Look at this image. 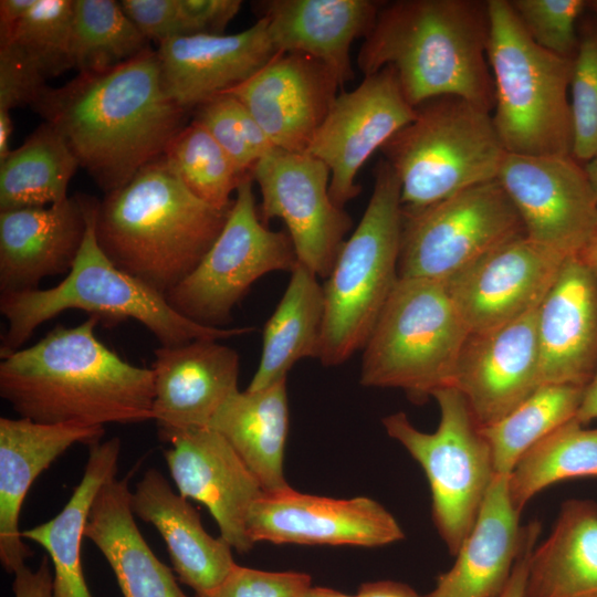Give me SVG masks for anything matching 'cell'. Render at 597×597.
I'll return each mask as SVG.
<instances>
[{
  "label": "cell",
  "mask_w": 597,
  "mask_h": 597,
  "mask_svg": "<svg viewBox=\"0 0 597 597\" xmlns=\"http://www.w3.org/2000/svg\"><path fill=\"white\" fill-rule=\"evenodd\" d=\"M32 105L106 193L165 154L187 112L168 95L149 48L111 70L45 86Z\"/></svg>",
  "instance_id": "1"
},
{
  "label": "cell",
  "mask_w": 597,
  "mask_h": 597,
  "mask_svg": "<svg viewBox=\"0 0 597 597\" xmlns=\"http://www.w3.org/2000/svg\"><path fill=\"white\" fill-rule=\"evenodd\" d=\"M101 318L57 325L0 362V396L21 418L40 423L104 427L153 420L154 375L106 347Z\"/></svg>",
  "instance_id": "2"
},
{
  "label": "cell",
  "mask_w": 597,
  "mask_h": 597,
  "mask_svg": "<svg viewBox=\"0 0 597 597\" xmlns=\"http://www.w3.org/2000/svg\"><path fill=\"white\" fill-rule=\"evenodd\" d=\"M489 34L488 0L384 2L360 46L357 66L364 76L392 67L413 107L454 95L492 113Z\"/></svg>",
  "instance_id": "3"
},
{
  "label": "cell",
  "mask_w": 597,
  "mask_h": 597,
  "mask_svg": "<svg viewBox=\"0 0 597 597\" xmlns=\"http://www.w3.org/2000/svg\"><path fill=\"white\" fill-rule=\"evenodd\" d=\"M230 208L195 196L163 155L98 202L96 239L114 265L165 296L203 259Z\"/></svg>",
  "instance_id": "4"
},
{
  "label": "cell",
  "mask_w": 597,
  "mask_h": 597,
  "mask_svg": "<svg viewBox=\"0 0 597 597\" xmlns=\"http://www.w3.org/2000/svg\"><path fill=\"white\" fill-rule=\"evenodd\" d=\"M98 201L88 199L87 226L78 255L66 277L49 289L1 294L0 312L8 322L0 357L13 353L44 322L67 310H82L109 322L133 318L161 344L177 346L195 339H226L253 327H209L177 313L165 296L121 271L98 245L95 219Z\"/></svg>",
  "instance_id": "5"
},
{
  "label": "cell",
  "mask_w": 597,
  "mask_h": 597,
  "mask_svg": "<svg viewBox=\"0 0 597 597\" xmlns=\"http://www.w3.org/2000/svg\"><path fill=\"white\" fill-rule=\"evenodd\" d=\"M488 7L492 121L504 149L525 156L572 155L573 60L536 44L510 0H488Z\"/></svg>",
  "instance_id": "6"
},
{
  "label": "cell",
  "mask_w": 597,
  "mask_h": 597,
  "mask_svg": "<svg viewBox=\"0 0 597 597\" xmlns=\"http://www.w3.org/2000/svg\"><path fill=\"white\" fill-rule=\"evenodd\" d=\"M365 212L341 247L323 285L320 360L337 366L363 349L398 281L402 207L399 180L385 160Z\"/></svg>",
  "instance_id": "7"
},
{
  "label": "cell",
  "mask_w": 597,
  "mask_h": 597,
  "mask_svg": "<svg viewBox=\"0 0 597 597\" xmlns=\"http://www.w3.org/2000/svg\"><path fill=\"white\" fill-rule=\"evenodd\" d=\"M415 108L413 119L380 149L399 180L402 210L498 179L507 153L490 112L454 95Z\"/></svg>",
  "instance_id": "8"
},
{
  "label": "cell",
  "mask_w": 597,
  "mask_h": 597,
  "mask_svg": "<svg viewBox=\"0 0 597 597\" xmlns=\"http://www.w3.org/2000/svg\"><path fill=\"white\" fill-rule=\"evenodd\" d=\"M469 334L444 281L399 279L363 348L359 383L422 404L452 387Z\"/></svg>",
  "instance_id": "9"
},
{
  "label": "cell",
  "mask_w": 597,
  "mask_h": 597,
  "mask_svg": "<svg viewBox=\"0 0 597 597\" xmlns=\"http://www.w3.org/2000/svg\"><path fill=\"white\" fill-rule=\"evenodd\" d=\"M432 397L440 410L436 431H420L405 412L386 416L383 426L421 465L431 492L434 526L454 556L496 473L491 447L463 396L446 387Z\"/></svg>",
  "instance_id": "10"
},
{
  "label": "cell",
  "mask_w": 597,
  "mask_h": 597,
  "mask_svg": "<svg viewBox=\"0 0 597 597\" xmlns=\"http://www.w3.org/2000/svg\"><path fill=\"white\" fill-rule=\"evenodd\" d=\"M525 234L496 180L461 190L418 210H402L399 279L448 281Z\"/></svg>",
  "instance_id": "11"
},
{
  "label": "cell",
  "mask_w": 597,
  "mask_h": 597,
  "mask_svg": "<svg viewBox=\"0 0 597 597\" xmlns=\"http://www.w3.org/2000/svg\"><path fill=\"white\" fill-rule=\"evenodd\" d=\"M253 176L240 182L228 219L200 263L165 295L180 315L209 327H223L251 285L297 263L290 235L272 231L260 218Z\"/></svg>",
  "instance_id": "12"
},
{
  "label": "cell",
  "mask_w": 597,
  "mask_h": 597,
  "mask_svg": "<svg viewBox=\"0 0 597 597\" xmlns=\"http://www.w3.org/2000/svg\"><path fill=\"white\" fill-rule=\"evenodd\" d=\"M262 201L259 214L264 224L284 221L297 262L326 279L346 234L350 216L329 195V168L306 153L272 148L252 170Z\"/></svg>",
  "instance_id": "13"
},
{
  "label": "cell",
  "mask_w": 597,
  "mask_h": 597,
  "mask_svg": "<svg viewBox=\"0 0 597 597\" xmlns=\"http://www.w3.org/2000/svg\"><path fill=\"white\" fill-rule=\"evenodd\" d=\"M498 181L525 235L565 258L578 255L597 230V200L572 155L506 154Z\"/></svg>",
  "instance_id": "14"
},
{
  "label": "cell",
  "mask_w": 597,
  "mask_h": 597,
  "mask_svg": "<svg viewBox=\"0 0 597 597\" xmlns=\"http://www.w3.org/2000/svg\"><path fill=\"white\" fill-rule=\"evenodd\" d=\"M415 115L390 66L337 95L306 150L329 168V195L336 206L344 208L360 193V168Z\"/></svg>",
  "instance_id": "15"
},
{
  "label": "cell",
  "mask_w": 597,
  "mask_h": 597,
  "mask_svg": "<svg viewBox=\"0 0 597 597\" xmlns=\"http://www.w3.org/2000/svg\"><path fill=\"white\" fill-rule=\"evenodd\" d=\"M247 530L254 544L378 547L405 537L396 519L369 498L331 499L292 488L258 499L249 511Z\"/></svg>",
  "instance_id": "16"
},
{
  "label": "cell",
  "mask_w": 597,
  "mask_h": 597,
  "mask_svg": "<svg viewBox=\"0 0 597 597\" xmlns=\"http://www.w3.org/2000/svg\"><path fill=\"white\" fill-rule=\"evenodd\" d=\"M566 259L524 234L444 282L469 333H479L536 308Z\"/></svg>",
  "instance_id": "17"
},
{
  "label": "cell",
  "mask_w": 597,
  "mask_h": 597,
  "mask_svg": "<svg viewBox=\"0 0 597 597\" xmlns=\"http://www.w3.org/2000/svg\"><path fill=\"white\" fill-rule=\"evenodd\" d=\"M342 88L321 61L300 53H277L240 85L224 92L239 100L272 145L306 153Z\"/></svg>",
  "instance_id": "18"
},
{
  "label": "cell",
  "mask_w": 597,
  "mask_h": 597,
  "mask_svg": "<svg viewBox=\"0 0 597 597\" xmlns=\"http://www.w3.org/2000/svg\"><path fill=\"white\" fill-rule=\"evenodd\" d=\"M165 460L180 495L203 504L220 530V536L239 553L254 543L247 530L249 511L264 491L230 443L216 430L177 431Z\"/></svg>",
  "instance_id": "19"
},
{
  "label": "cell",
  "mask_w": 597,
  "mask_h": 597,
  "mask_svg": "<svg viewBox=\"0 0 597 597\" xmlns=\"http://www.w3.org/2000/svg\"><path fill=\"white\" fill-rule=\"evenodd\" d=\"M537 307L499 327L470 333L463 344L452 387L481 428L503 418L541 386Z\"/></svg>",
  "instance_id": "20"
},
{
  "label": "cell",
  "mask_w": 597,
  "mask_h": 597,
  "mask_svg": "<svg viewBox=\"0 0 597 597\" xmlns=\"http://www.w3.org/2000/svg\"><path fill=\"white\" fill-rule=\"evenodd\" d=\"M219 339H195L154 350L153 420L164 441L174 432L209 427L239 390V355Z\"/></svg>",
  "instance_id": "21"
},
{
  "label": "cell",
  "mask_w": 597,
  "mask_h": 597,
  "mask_svg": "<svg viewBox=\"0 0 597 597\" xmlns=\"http://www.w3.org/2000/svg\"><path fill=\"white\" fill-rule=\"evenodd\" d=\"M540 385L585 387L597 368V281L567 258L536 312Z\"/></svg>",
  "instance_id": "22"
},
{
  "label": "cell",
  "mask_w": 597,
  "mask_h": 597,
  "mask_svg": "<svg viewBox=\"0 0 597 597\" xmlns=\"http://www.w3.org/2000/svg\"><path fill=\"white\" fill-rule=\"evenodd\" d=\"M158 45L164 86L186 111L245 82L279 53L262 18L235 34L185 35Z\"/></svg>",
  "instance_id": "23"
},
{
  "label": "cell",
  "mask_w": 597,
  "mask_h": 597,
  "mask_svg": "<svg viewBox=\"0 0 597 597\" xmlns=\"http://www.w3.org/2000/svg\"><path fill=\"white\" fill-rule=\"evenodd\" d=\"M85 197L0 211V292L39 289L46 276L69 273L87 226Z\"/></svg>",
  "instance_id": "24"
},
{
  "label": "cell",
  "mask_w": 597,
  "mask_h": 597,
  "mask_svg": "<svg viewBox=\"0 0 597 597\" xmlns=\"http://www.w3.org/2000/svg\"><path fill=\"white\" fill-rule=\"evenodd\" d=\"M104 432V427L0 418V561L8 573L33 554L22 540L19 517L34 480L70 447L97 442Z\"/></svg>",
  "instance_id": "25"
},
{
  "label": "cell",
  "mask_w": 597,
  "mask_h": 597,
  "mask_svg": "<svg viewBox=\"0 0 597 597\" xmlns=\"http://www.w3.org/2000/svg\"><path fill=\"white\" fill-rule=\"evenodd\" d=\"M384 2L373 0H265L254 3L279 53L324 63L341 86L354 78L350 48L366 38Z\"/></svg>",
  "instance_id": "26"
},
{
  "label": "cell",
  "mask_w": 597,
  "mask_h": 597,
  "mask_svg": "<svg viewBox=\"0 0 597 597\" xmlns=\"http://www.w3.org/2000/svg\"><path fill=\"white\" fill-rule=\"evenodd\" d=\"M134 514L153 524L166 543L179 580L202 597L214 590L237 565L231 545L202 526L197 510L156 469H149L132 492Z\"/></svg>",
  "instance_id": "27"
},
{
  "label": "cell",
  "mask_w": 597,
  "mask_h": 597,
  "mask_svg": "<svg viewBox=\"0 0 597 597\" xmlns=\"http://www.w3.org/2000/svg\"><path fill=\"white\" fill-rule=\"evenodd\" d=\"M495 474L476 521L461 544L452 567L438 576L428 597H500L521 551L523 526L507 486Z\"/></svg>",
  "instance_id": "28"
},
{
  "label": "cell",
  "mask_w": 597,
  "mask_h": 597,
  "mask_svg": "<svg viewBox=\"0 0 597 597\" xmlns=\"http://www.w3.org/2000/svg\"><path fill=\"white\" fill-rule=\"evenodd\" d=\"M85 537L108 562L124 597H187L138 530L127 479L115 478L98 491Z\"/></svg>",
  "instance_id": "29"
},
{
  "label": "cell",
  "mask_w": 597,
  "mask_h": 597,
  "mask_svg": "<svg viewBox=\"0 0 597 597\" xmlns=\"http://www.w3.org/2000/svg\"><path fill=\"white\" fill-rule=\"evenodd\" d=\"M286 378L260 390L235 391L213 416L219 432L260 482L264 493L289 490L283 472L289 433Z\"/></svg>",
  "instance_id": "30"
},
{
  "label": "cell",
  "mask_w": 597,
  "mask_h": 597,
  "mask_svg": "<svg viewBox=\"0 0 597 597\" xmlns=\"http://www.w3.org/2000/svg\"><path fill=\"white\" fill-rule=\"evenodd\" d=\"M523 597H597V503L565 501L527 561Z\"/></svg>",
  "instance_id": "31"
},
{
  "label": "cell",
  "mask_w": 597,
  "mask_h": 597,
  "mask_svg": "<svg viewBox=\"0 0 597 597\" xmlns=\"http://www.w3.org/2000/svg\"><path fill=\"white\" fill-rule=\"evenodd\" d=\"M119 453L117 437L90 444L83 476L62 511L48 522L21 532L22 538L48 552L54 570V597H92L83 575L81 544L98 491L116 478Z\"/></svg>",
  "instance_id": "32"
},
{
  "label": "cell",
  "mask_w": 597,
  "mask_h": 597,
  "mask_svg": "<svg viewBox=\"0 0 597 597\" xmlns=\"http://www.w3.org/2000/svg\"><path fill=\"white\" fill-rule=\"evenodd\" d=\"M323 322V285L316 274L297 262L281 301L264 325L260 363L247 390H260L286 378L289 370L303 358L318 359Z\"/></svg>",
  "instance_id": "33"
},
{
  "label": "cell",
  "mask_w": 597,
  "mask_h": 597,
  "mask_svg": "<svg viewBox=\"0 0 597 597\" xmlns=\"http://www.w3.org/2000/svg\"><path fill=\"white\" fill-rule=\"evenodd\" d=\"M77 167L65 139L45 122L0 161V211L62 202Z\"/></svg>",
  "instance_id": "34"
},
{
  "label": "cell",
  "mask_w": 597,
  "mask_h": 597,
  "mask_svg": "<svg viewBox=\"0 0 597 597\" xmlns=\"http://www.w3.org/2000/svg\"><path fill=\"white\" fill-rule=\"evenodd\" d=\"M577 478H597V428H586L574 418L519 460L507 478L509 495L521 514L544 489Z\"/></svg>",
  "instance_id": "35"
},
{
  "label": "cell",
  "mask_w": 597,
  "mask_h": 597,
  "mask_svg": "<svg viewBox=\"0 0 597 597\" xmlns=\"http://www.w3.org/2000/svg\"><path fill=\"white\" fill-rule=\"evenodd\" d=\"M585 387L542 385L496 422L481 428L496 474L509 475L540 440L576 417Z\"/></svg>",
  "instance_id": "36"
},
{
  "label": "cell",
  "mask_w": 597,
  "mask_h": 597,
  "mask_svg": "<svg viewBox=\"0 0 597 597\" xmlns=\"http://www.w3.org/2000/svg\"><path fill=\"white\" fill-rule=\"evenodd\" d=\"M147 39L114 0H75L71 64L80 73L111 70L148 49Z\"/></svg>",
  "instance_id": "37"
},
{
  "label": "cell",
  "mask_w": 597,
  "mask_h": 597,
  "mask_svg": "<svg viewBox=\"0 0 597 597\" xmlns=\"http://www.w3.org/2000/svg\"><path fill=\"white\" fill-rule=\"evenodd\" d=\"M165 158L185 186L202 201L218 208L231 207L242 174L211 135L191 122L170 142Z\"/></svg>",
  "instance_id": "38"
},
{
  "label": "cell",
  "mask_w": 597,
  "mask_h": 597,
  "mask_svg": "<svg viewBox=\"0 0 597 597\" xmlns=\"http://www.w3.org/2000/svg\"><path fill=\"white\" fill-rule=\"evenodd\" d=\"M73 0H36L8 42L43 76L72 67Z\"/></svg>",
  "instance_id": "39"
},
{
  "label": "cell",
  "mask_w": 597,
  "mask_h": 597,
  "mask_svg": "<svg viewBox=\"0 0 597 597\" xmlns=\"http://www.w3.org/2000/svg\"><path fill=\"white\" fill-rule=\"evenodd\" d=\"M193 122L211 135L242 174H252L274 148L248 108L227 93L199 105Z\"/></svg>",
  "instance_id": "40"
},
{
  "label": "cell",
  "mask_w": 597,
  "mask_h": 597,
  "mask_svg": "<svg viewBox=\"0 0 597 597\" xmlns=\"http://www.w3.org/2000/svg\"><path fill=\"white\" fill-rule=\"evenodd\" d=\"M572 156L580 164L597 153V23L579 33L569 84Z\"/></svg>",
  "instance_id": "41"
},
{
  "label": "cell",
  "mask_w": 597,
  "mask_h": 597,
  "mask_svg": "<svg viewBox=\"0 0 597 597\" xmlns=\"http://www.w3.org/2000/svg\"><path fill=\"white\" fill-rule=\"evenodd\" d=\"M528 35L541 48L573 60L579 43L577 21L586 0H510Z\"/></svg>",
  "instance_id": "42"
},
{
  "label": "cell",
  "mask_w": 597,
  "mask_h": 597,
  "mask_svg": "<svg viewBox=\"0 0 597 597\" xmlns=\"http://www.w3.org/2000/svg\"><path fill=\"white\" fill-rule=\"evenodd\" d=\"M310 586L311 577L304 573L235 565L214 590L202 597H301Z\"/></svg>",
  "instance_id": "43"
},
{
  "label": "cell",
  "mask_w": 597,
  "mask_h": 597,
  "mask_svg": "<svg viewBox=\"0 0 597 597\" xmlns=\"http://www.w3.org/2000/svg\"><path fill=\"white\" fill-rule=\"evenodd\" d=\"M45 86L44 76L19 51L0 46V114L33 104Z\"/></svg>",
  "instance_id": "44"
},
{
  "label": "cell",
  "mask_w": 597,
  "mask_h": 597,
  "mask_svg": "<svg viewBox=\"0 0 597 597\" xmlns=\"http://www.w3.org/2000/svg\"><path fill=\"white\" fill-rule=\"evenodd\" d=\"M119 3L147 40L160 44L187 35L178 0H123Z\"/></svg>",
  "instance_id": "45"
},
{
  "label": "cell",
  "mask_w": 597,
  "mask_h": 597,
  "mask_svg": "<svg viewBox=\"0 0 597 597\" xmlns=\"http://www.w3.org/2000/svg\"><path fill=\"white\" fill-rule=\"evenodd\" d=\"M187 35H221L238 14L240 0H178Z\"/></svg>",
  "instance_id": "46"
},
{
  "label": "cell",
  "mask_w": 597,
  "mask_h": 597,
  "mask_svg": "<svg viewBox=\"0 0 597 597\" xmlns=\"http://www.w3.org/2000/svg\"><path fill=\"white\" fill-rule=\"evenodd\" d=\"M49 565V558L43 557L35 570L25 565L17 569L12 583L14 597H54L53 575Z\"/></svg>",
  "instance_id": "47"
},
{
  "label": "cell",
  "mask_w": 597,
  "mask_h": 597,
  "mask_svg": "<svg viewBox=\"0 0 597 597\" xmlns=\"http://www.w3.org/2000/svg\"><path fill=\"white\" fill-rule=\"evenodd\" d=\"M541 533V523L533 521L523 525V540L520 554L515 562L511 577L500 597H523V589L527 572V561L531 552L537 544Z\"/></svg>",
  "instance_id": "48"
},
{
  "label": "cell",
  "mask_w": 597,
  "mask_h": 597,
  "mask_svg": "<svg viewBox=\"0 0 597 597\" xmlns=\"http://www.w3.org/2000/svg\"><path fill=\"white\" fill-rule=\"evenodd\" d=\"M35 1L36 0L0 1V44H4L10 40L15 28Z\"/></svg>",
  "instance_id": "49"
},
{
  "label": "cell",
  "mask_w": 597,
  "mask_h": 597,
  "mask_svg": "<svg viewBox=\"0 0 597 597\" xmlns=\"http://www.w3.org/2000/svg\"><path fill=\"white\" fill-rule=\"evenodd\" d=\"M356 597H421L410 586L391 580L362 584Z\"/></svg>",
  "instance_id": "50"
},
{
  "label": "cell",
  "mask_w": 597,
  "mask_h": 597,
  "mask_svg": "<svg viewBox=\"0 0 597 597\" xmlns=\"http://www.w3.org/2000/svg\"><path fill=\"white\" fill-rule=\"evenodd\" d=\"M575 418L585 426L597 419V368L584 388L583 398Z\"/></svg>",
  "instance_id": "51"
},
{
  "label": "cell",
  "mask_w": 597,
  "mask_h": 597,
  "mask_svg": "<svg viewBox=\"0 0 597 597\" xmlns=\"http://www.w3.org/2000/svg\"><path fill=\"white\" fill-rule=\"evenodd\" d=\"M577 256L589 269L597 281V230Z\"/></svg>",
  "instance_id": "52"
},
{
  "label": "cell",
  "mask_w": 597,
  "mask_h": 597,
  "mask_svg": "<svg viewBox=\"0 0 597 597\" xmlns=\"http://www.w3.org/2000/svg\"><path fill=\"white\" fill-rule=\"evenodd\" d=\"M12 121L10 114H0V161L11 151L9 139L12 133Z\"/></svg>",
  "instance_id": "53"
},
{
  "label": "cell",
  "mask_w": 597,
  "mask_h": 597,
  "mask_svg": "<svg viewBox=\"0 0 597 597\" xmlns=\"http://www.w3.org/2000/svg\"><path fill=\"white\" fill-rule=\"evenodd\" d=\"M301 597H356L326 587L310 586Z\"/></svg>",
  "instance_id": "54"
},
{
  "label": "cell",
  "mask_w": 597,
  "mask_h": 597,
  "mask_svg": "<svg viewBox=\"0 0 597 597\" xmlns=\"http://www.w3.org/2000/svg\"><path fill=\"white\" fill-rule=\"evenodd\" d=\"M583 166L597 200V153Z\"/></svg>",
  "instance_id": "55"
},
{
  "label": "cell",
  "mask_w": 597,
  "mask_h": 597,
  "mask_svg": "<svg viewBox=\"0 0 597 597\" xmlns=\"http://www.w3.org/2000/svg\"><path fill=\"white\" fill-rule=\"evenodd\" d=\"M587 9L590 10L594 15L597 18V0H588Z\"/></svg>",
  "instance_id": "56"
}]
</instances>
